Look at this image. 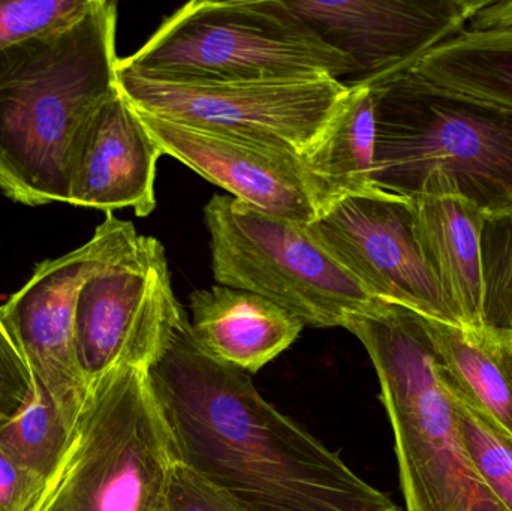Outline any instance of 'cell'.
<instances>
[{
    "label": "cell",
    "instance_id": "cell-1",
    "mask_svg": "<svg viewBox=\"0 0 512 511\" xmlns=\"http://www.w3.org/2000/svg\"><path fill=\"white\" fill-rule=\"evenodd\" d=\"M177 462L242 511H400L180 320L146 369Z\"/></svg>",
    "mask_w": 512,
    "mask_h": 511
},
{
    "label": "cell",
    "instance_id": "cell-2",
    "mask_svg": "<svg viewBox=\"0 0 512 511\" xmlns=\"http://www.w3.org/2000/svg\"><path fill=\"white\" fill-rule=\"evenodd\" d=\"M117 5L80 14L0 50V191L15 203L68 204L69 146L117 89Z\"/></svg>",
    "mask_w": 512,
    "mask_h": 511
},
{
    "label": "cell",
    "instance_id": "cell-3",
    "mask_svg": "<svg viewBox=\"0 0 512 511\" xmlns=\"http://www.w3.org/2000/svg\"><path fill=\"white\" fill-rule=\"evenodd\" d=\"M372 87L376 188L405 198H463L487 216L512 210V108L411 71Z\"/></svg>",
    "mask_w": 512,
    "mask_h": 511
},
{
    "label": "cell",
    "instance_id": "cell-4",
    "mask_svg": "<svg viewBox=\"0 0 512 511\" xmlns=\"http://www.w3.org/2000/svg\"><path fill=\"white\" fill-rule=\"evenodd\" d=\"M343 329L361 342L381 386L408 511H469L480 486L463 450L453 399L420 314L375 300Z\"/></svg>",
    "mask_w": 512,
    "mask_h": 511
},
{
    "label": "cell",
    "instance_id": "cell-5",
    "mask_svg": "<svg viewBox=\"0 0 512 511\" xmlns=\"http://www.w3.org/2000/svg\"><path fill=\"white\" fill-rule=\"evenodd\" d=\"M119 68L144 77L258 83L354 75V63L325 44L283 0H200L168 17Z\"/></svg>",
    "mask_w": 512,
    "mask_h": 511
},
{
    "label": "cell",
    "instance_id": "cell-6",
    "mask_svg": "<svg viewBox=\"0 0 512 511\" xmlns=\"http://www.w3.org/2000/svg\"><path fill=\"white\" fill-rule=\"evenodd\" d=\"M177 459L144 369L89 387L59 470L33 511H158Z\"/></svg>",
    "mask_w": 512,
    "mask_h": 511
},
{
    "label": "cell",
    "instance_id": "cell-7",
    "mask_svg": "<svg viewBox=\"0 0 512 511\" xmlns=\"http://www.w3.org/2000/svg\"><path fill=\"white\" fill-rule=\"evenodd\" d=\"M204 219L218 285L265 297L310 327H343L375 303L307 224L231 195H215Z\"/></svg>",
    "mask_w": 512,
    "mask_h": 511
},
{
    "label": "cell",
    "instance_id": "cell-8",
    "mask_svg": "<svg viewBox=\"0 0 512 511\" xmlns=\"http://www.w3.org/2000/svg\"><path fill=\"white\" fill-rule=\"evenodd\" d=\"M119 62V60H117ZM117 87L141 113L261 141L307 156L351 93L334 78L258 83L171 81L116 66Z\"/></svg>",
    "mask_w": 512,
    "mask_h": 511
},
{
    "label": "cell",
    "instance_id": "cell-9",
    "mask_svg": "<svg viewBox=\"0 0 512 511\" xmlns=\"http://www.w3.org/2000/svg\"><path fill=\"white\" fill-rule=\"evenodd\" d=\"M138 237L132 222L107 213L89 242L39 263L29 281L0 305V320L33 378L72 429L89 393L75 353L78 293L90 276L129 251Z\"/></svg>",
    "mask_w": 512,
    "mask_h": 511
},
{
    "label": "cell",
    "instance_id": "cell-10",
    "mask_svg": "<svg viewBox=\"0 0 512 511\" xmlns=\"http://www.w3.org/2000/svg\"><path fill=\"white\" fill-rule=\"evenodd\" d=\"M185 314L164 246L140 234L129 251L90 276L78 293L75 353L89 387L116 369L146 371Z\"/></svg>",
    "mask_w": 512,
    "mask_h": 511
},
{
    "label": "cell",
    "instance_id": "cell-11",
    "mask_svg": "<svg viewBox=\"0 0 512 511\" xmlns=\"http://www.w3.org/2000/svg\"><path fill=\"white\" fill-rule=\"evenodd\" d=\"M307 227L373 299L457 324L415 239L409 198H343Z\"/></svg>",
    "mask_w": 512,
    "mask_h": 511
},
{
    "label": "cell",
    "instance_id": "cell-12",
    "mask_svg": "<svg viewBox=\"0 0 512 511\" xmlns=\"http://www.w3.org/2000/svg\"><path fill=\"white\" fill-rule=\"evenodd\" d=\"M325 44L354 63L348 87L411 69L465 29L484 0H283Z\"/></svg>",
    "mask_w": 512,
    "mask_h": 511
},
{
    "label": "cell",
    "instance_id": "cell-13",
    "mask_svg": "<svg viewBox=\"0 0 512 511\" xmlns=\"http://www.w3.org/2000/svg\"><path fill=\"white\" fill-rule=\"evenodd\" d=\"M138 113L164 155L183 162L242 203L301 224H310L330 209L327 192L306 156Z\"/></svg>",
    "mask_w": 512,
    "mask_h": 511
},
{
    "label": "cell",
    "instance_id": "cell-14",
    "mask_svg": "<svg viewBox=\"0 0 512 511\" xmlns=\"http://www.w3.org/2000/svg\"><path fill=\"white\" fill-rule=\"evenodd\" d=\"M164 155L137 108L119 87L96 105L71 140L66 165L68 204L86 209L155 210L156 167Z\"/></svg>",
    "mask_w": 512,
    "mask_h": 511
},
{
    "label": "cell",
    "instance_id": "cell-15",
    "mask_svg": "<svg viewBox=\"0 0 512 511\" xmlns=\"http://www.w3.org/2000/svg\"><path fill=\"white\" fill-rule=\"evenodd\" d=\"M409 203L415 239L454 320L459 326L483 327V230L489 216L447 195H415Z\"/></svg>",
    "mask_w": 512,
    "mask_h": 511
},
{
    "label": "cell",
    "instance_id": "cell-16",
    "mask_svg": "<svg viewBox=\"0 0 512 511\" xmlns=\"http://www.w3.org/2000/svg\"><path fill=\"white\" fill-rule=\"evenodd\" d=\"M189 302L201 350L249 375L288 350L304 329L286 309L251 291L215 285L194 291Z\"/></svg>",
    "mask_w": 512,
    "mask_h": 511
},
{
    "label": "cell",
    "instance_id": "cell-17",
    "mask_svg": "<svg viewBox=\"0 0 512 511\" xmlns=\"http://www.w3.org/2000/svg\"><path fill=\"white\" fill-rule=\"evenodd\" d=\"M420 317L442 381L512 438V332Z\"/></svg>",
    "mask_w": 512,
    "mask_h": 511
},
{
    "label": "cell",
    "instance_id": "cell-18",
    "mask_svg": "<svg viewBox=\"0 0 512 511\" xmlns=\"http://www.w3.org/2000/svg\"><path fill=\"white\" fill-rule=\"evenodd\" d=\"M375 156V92L372 86H354L321 143L306 158L334 206L343 198L381 191L373 180Z\"/></svg>",
    "mask_w": 512,
    "mask_h": 511
},
{
    "label": "cell",
    "instance_id": "cell-19",
    "mask_svg": "<svg viewBox=\"0 0 512 511\" xmlns=\"http://www.w3.org/2000/svg\"><path fill=\"white\" fill-rule=\"evenodd\" d=\"M408 71L460 95L512 108V39L462 30Z\"/></svg>",
    "mask_w": 512,
    "mask_h": 511
},
{
    "label": "cell",
    "instance_id": "cell-20",
    "mask_svg": "<svg viewBox=\"0 0 512 511\" xmlns=\"http://www.w3.org/2000/svg\"><path fill=\"white\" fill-rule=\"evenodd\" d=\"M71 435V426L35 380L26 404L0 423V449L15 464L48 483L65 458Z\"/></svg>",
    "mask_w": 512,
    "mask_h": 511
},
{
    "label": "cell",
    "instance_id": "cell-21",
    "mask_svg": "<svg viewBox=\"0 0 512 511\" xmlns=\"http://www.w3.org/2000/svg\"><path fill=\"white\" fill-rule=\"evenodd\" d=\"M445 384V383H444ZM456 411L463 450L484 488L512 511V438L483 411L445 384Z\"/></svg>",
    "mask_w": 512,
    "mask_h": 511
},
{
    "label": "cell",
    "instance_id": "cell-22",
    "mask_svg": "<svg viewBox=\"0 0 512 511\" xmlns=\"http://www.w3.org/2000/svg\"><path fill=\"white\" fill-rule=\"evenodd\" d=\"M483 266L484 326L512 332V210L486 219Z\"/></svg>",
    "mask_w": 512,
    "mask_h": 511
},
{
    "label": "cell",
    "instance_id": "cell-23",
    "mask_svg": "<svg viewBox=\"0 0 512 511\" xmlns=\"http://www.w3.org/2000/svg\"><path fill=\"white\" fill-rule=\"evenodd\" d=\"M90 0H0V50L80 14Z\"/></svg>",
    "mask_w": 512,
    "mask_h": 511
},
{
    "label": "cell",
    "instance_id": "cell-24",
    "mask_svg": "<svg viewBox=\"0 0 512 511\" xmlns=\"http://www.w3.org/2000/svg\"><path fill=\"white\" fill-rule=\"evenodd\" d=\"M33 386L32 372L0 320V423L20 411Z\"/></svg>",
    "mask_w": 512,
    "mask_h": 511
},
{
    "label": "cell",
    "instance_id": "cell-25",
    "mask_svg": "<svg viewBox=\"0 0 512 511\" xmlns=\"http://www.w3.org/2000/svg\"><path fill=\"white\" fill-rule=\"evenodd\" d=\"M158 511H242L177 462Z\"/></svg>",
    "mask_w": 512,
    "mask_h": 511
},
{
    "label": "cell",
    "instance_id": "cell-26",
    "mask_svg": "<svg viewBox=\"0 0 512 511\" xmlns=\"http://www.w3.org/2000/svg\"><path fill=\"white\" fill-rule=\"evenodd\" d=\"M45 485L0 449V511H33Z\"/></svg>",
    "mask_w": 512,
    "mask_h": 511
},
{
    "label": "cell",
    "instance_id": "cell-27",
    "mask_svg": "<svg viewBox=\"0 0 512 511\" xmlns=\"http://www.w3.org/2000/svg\"><path fill=\"white\" fill-rule=\"evenodd\" d=\"M463 30L477 35L512 39V0H484L483 6L475 12Z\"/></svg>",
    "mask_w": 512,
    "mask_h": 511
},
{
    "label": "cell",
    "instance_id": "cell-28",
    "mask_svg": "<svg viewBox=\"0 0 512 511\" xmlns=\"http://www.w3.org/2000/svg\"><path fill=\"white\" fill-rule=\"evenodd\" d=\"M469 511H507L498 501L495 500L492 494L484 488L483 483H480L477 491L474 494Z\"/></svg>",
    "mask_w": 512,
    "mask_h": 511
}]
</instances>
